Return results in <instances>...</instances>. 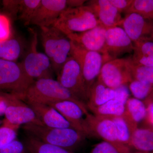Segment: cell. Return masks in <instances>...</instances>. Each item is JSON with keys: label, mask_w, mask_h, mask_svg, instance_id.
Instances as JSON below:
<instances>
[{"label": "cell", "mask_w": 153, "mask_h": 153, "mask_svg": "<svg viewBox=\"0 0 153 153\" xmlns=\"http://www.w3.org/2000/svg\"><path fill=\"white\" fill-rule=\"evenodd\" d=\"M23 101L27 103L49 105L58 102L70 100L82 108L87 109L86 105L53 78H43L35 80L26 91Z\"/></svg>", "instance_id": "1"}, {"label": "cell", "mask_w": 153, "mask_h": 153, "mask_svg": "<svg viewBox=\"0 0 153 153\" xmlns=\"http://www.w3.org/2000/svg\"><path fill=\"white\" fill-rule=\"evenodd\" d=\"M23 129L30 136L71 151L77 148L86 137L73 128H53L30 123L23 126Z\"/></svg>", "instance_id": "2"}, {"label": "cell", "mask_w": 153, "mask_h": 153, "mask_svg": "<svg viewBox=\"0 0 153 153\" xmlns=\"http://www.w3.org/2000/svg\"><path fill=\"white\" fill-rule=\"evenodd\" d=\"M45 54L50 59L57 75L70 56L71 43L68 37L54 26L40 28Z\"/></svg>", "instance_id": "3"}, {"label": "cell", "mask_w": 153, "mask_h": 153, "mask_svg": "<svg viewBox=\"0 0 153 153\" xmlns=\"http://www.w3.org/2000/svg\"><path fill=\"white\" fill-rule=\"evenodd\" d=\"M100 25L91 9L84 4L66 9L53 26L67 36L72 33H82Z\"/></svg>", "instance_id": "4"}, {"label": "cell", "mask_w": 153, "mask_h": 153, "mask_svg": "<svg viewBox=\"0 0 153 153\" xmlns=\"http://www.w3.org/2000/svg\"><path fill=\"white\" fill-rule=\"evenodd\" d=\"M34 81L25 74L21 63L0 59V91L23 100L26 91Z\"/></svg>", "instance_id": "5"}, {"label": "cell", "mask_w": 153, "mask_h": 153, "mask_svg": "<svg viewBox=\"0 0 153 153\" xmlns=\"http://www.w3.org/2000/svg\"><path fill=\"white\" fill-rule=\"evenodd\" d=\"M32 41L29 51L21 63L27 76L32 80L53 78L54 71L50 59L45 53L37 50L38 38L36 32L32 31Z\"/></svg>", "instance_id": "6"}, {"label": "cell", "mask_w": 153, "mask_h": 153, "mask_svg": "<svg viewBox=\"0 0 153 153\" xmlns=\"http://www.w3.org/2000/svg\"><path fill=\"white\" fill-rule=\"evenodd\" d=\"M3 94L6 104L3 125L17 130L21 125H44L29 105L11 94L3 92Z\"/></svg>", "instance_id": "7"}, {"label": "cell", "mask_w": 153, "mask_h": 153, "mask_svg": "<svg viewBox=\"0 0 153 153\" xmlns=\"http://www.w3.org/2000/svg\"><path fill=\"white\" fill-rule=\"evenodd\" d=\"M70 56L79 64L88 90L100 74L102 67L110 60L99 52L83 49L71 41Z\"/></svg>", "instance_id": "8"}, {"label": "cell", "mask_w": 153, "mask_h": 153, "mask_svg": "<svg viewBox=\"0 0 153 153\" xmlns=\"http://www.w3.org/2000/svg\"><path fill=\"white\" fill-rule=\"evenodd\" d=\"M57 80L63 87L86 105L89 90L79 64L69 56L57 75Z\"/></svg>", "instance_id": "9"}, {"label": "cell", "mask_w": 153, "mask_h": 153, "mask_svg": "<svg viewBox=\"0 0 153 153\" xmlns=\"http://www.w3.org/2000/svg\"><path fill=\"white\" fill-rule=\"evenodd\" d=\"M97 79L114 89L129 84L133 79L128 58H117L105 63Z\"/></svg>", "instance_id": "10"}, {"label": "cell", "mask_w": 153, "mask_h": 153, "mask_svg": "<svg viewBox=\"0 0 153 153\" xmlns=\"http://www.w3.org/2000/svg\"><path fill=\"white\" fill-rule=\"evenodd\" d=\"M120 27L125 31L133 44L143 41L153 42V21L139 14L126 15Z\"/></svg>", "instance_id": "11"}, {"label": "cell", "mask_w": 153, "mask_h": 153, "mask_svg": "<svg viewBox=\"0 0 153 153\" xmlns=\"http://www.w3.org/2000/svg\"><path fill=\"white\" fill-rule=\"evenodd\" d=\"M107 28L100 25L82 33L66 36L70 41L83 49L101 53L107 57L105 47Z\"/></svg>", "instance_id": "12"}, {"label": "cell", "mask_w": 153, "mask_h": 153, "mask_svg": "<svg viewBox=\"0 0 153 153\" xmlns=\"http://www.w3.org/2000/svg\"><path fill=\"white\" fill-rule=\"evenodd\" d=\"M107 55L110 60L133 51L134 45L125 31L120 27L107 29L105 33Z\"/></svg>", "instance_id": "13"}, {"label": "cell", "mask_w": 153, "mask_h": 153, "mask_svg": "<svg viewBox=\"0 0 153 153\" xmlns=\"http://www.w3.org/2000/svg\"><path fill=\"white\" fill-rule=\"evenodd\" d=\"M67 8V0H41L30 25L40 28L53 26Z\"/></svg>", "instance_id": "14"}, {"label": "cell", "mask_w": 153, "mask_h": 153, "mask_svg": "<svg viewBox=\"0 0 153 153\" xmlns=\"http://www.w3.org/2000/svg\"><path fill=\"white\" fill-rule=\"evenodd\" d=\"M85 121L88 136H96L105 141L119 143L116 128L111 118L99 116L88 112Z\"/></svg>", "instance_id": "15"}, {"label": "cell", "mask_w": 153, "mask_h": 153, "mask_svg": "<svg viewBox=\"0 0 153 153\" xmlns=\"http://www.w3.org/2000/svg\"><path fill=\"white\" fill-rule=\"evenodd\" d=\"M49 105L57 110L70 123L73 128L88 137L84 115L88 112L74 102L70 100L58 102Z\"/></svg>", "instance_id": "16"}, {"label": "cell", "mask_w": 153, "mask_h": 153, "mask_svg": "<svg viewBox=\"0 0 153 153\" xmlns=\"http://www.w3.org/2000/svg\"><path fill=\"white\" fill-rule=\"evenodd\" d=\"M85 4L91 9L100 25L107 29L120 27L121 24L123 19L121 13L109 0H91Z\"/></svg>", "instance_id": "17"}, {"label": "cell", "mask_w": 153, "mask_h": 153, "mask_svg": "<svg viewBox=\"0 0 153 153\" xmlns=\"http://www.w3.org/2000/svg\"><path fill=\"white\" fill-rule=\"evenodd\" d=\"M41 0L3 1L4 8L15 19L25 25L31 24L34 15L41 4Z\"/></svg>", "instance_id": "18"}, {"label": "cell", "mask_w": 153, "mask_h": 153, "mask_svg": "<svg viewBox=\"0 0 153 153\" xmlns=\"http://www.w3.org/2000/svg\"><path fill=\"white\" fill-rule=\"evenodd\" d=\"M44 125L53 128H73L60 113L48 105L27 103Z\"/></svg>", "instance_id": "19"}, {"label": "cell", "mask_w": 153, "mask_h": 153, "mask_svg": "<svg viewBox=\"0 0 153 153\" xmlns=\"http://www.w3.org/2000/svg\"><path fill=\"white\" fill-rule=\"evenodd\" d=\"M115 94V89L107 87L97 79L89 89L88 100L86 103L88 109L104 104L114 98Z\"/></svg>", "instance_id": "20"}, {"label": "cell", "mask_w": 153, "mask_h": 153, "mask_svg": "<svg viewBox=\"0 0 153 153\" xmlns=\"http://www.w3.org/2000/svg\"><path fill=\"white\" fill-rule=\"evenodd\" d=\"M129 147L136 152H153V129L144 126L137 128L133 133Z\"/></svg>", "instance_id": "21"}, {"label": "cell", "mask_w": 153, "mask_h": 153, "mask_svg": "<svg viewBox=\"0 0 153 153\" xmlns=\"http://www.w3.org/2000/svg\"><path fill=\"white\" fill-rule=\"evenodd\" d=\"M147 113V106L142 100L129 97L125 105L123 116L134 128L144 121Z\"/></svg>", "instance_id": "22"}, {"label": "cell", "mask_w": 153, "mask_h": 153, "mask_svg": "<svg viewBox=\"0 0 153 153\" xmlns=\"http://www.w3.org/2000/svg\"><path fill=\"white\" fill-rule=\"evenodd\" d=\"M132 56L134 63L153 67V42L143 41L134 44Z\"/></svg>", "instance_id": "23"}, {"label": "cell", "mask_w": 153, "mask_h": 153, "mask_svg": "<svg viewBox=\"0 0 153 153\" xmlns=\"http://www.w3.org/2000/svg\"><path fill=\"white\" fill-rule=\"evenodd\" d=\"M125 105L123 102L114 98L100 106L89 109L95 115L109 118L123 116Z\"/></svg>", "instance_id": "24"}, {"label": "cell", "mask_w": 153, "mask_h": 153, "mask_svg": "<svg viewBox=\"0 0 153 153\" xmlns=\"http://www.w3.org/2000/svg\"><path fill=\"white\" fill-rule=\"evenodd\" d=\"M23 49L22 42L12 36L0 42V59L16 62L22 55Z\"/></svg>", "instance_id": "25"}, {"label": "cell", "mask_w": 153, "mask_h": 153, "mask_svg": "<svg viewBox=\"0 0 153 153\" xmlns=\"http://www.w3.org/2000/svg\"><path fill=\"white\" fill-rule=\"evenodd\" d=\"M111 118L115 126L118 141L128 146L133 133L136 128H134L123 116Z\"/></svg>", "instance_id": "26"}, {"label": "cell", "mask_w": 153, "mask_h": 153, "mask_svg": "<svg viewBox=\"0 0 153 153\" xmlns=\"http://www.w3.org/2000/svg\"><path fill=\"white\" fill-rule=\"evenodd\" d=\"M27 143L30 153H74L64 148L43 142L31 136L28 138Z\"/></svg>", "instance_id": "27"}, {"label": "cell", "mask_w": 153, "mask_h": 153, "mask_svg": "<svg viewBox=\"0 0 153 153\" xmlns=\"http://www.w3.org/2000/svg\"><path fill=\"white\" fill-rule=\"evenodd\" d=\"M128 59L133 79L153 85V67L134 63L131 57Z\"/></svg>", "instance_id": "28"}, {"label": "cell", "mask_w": 153, "mask_h": 153, "mask_svg": "<svg viewBox=\"0 0 153 153\" xmlns=\"http://www.w3.org/2000/svg\"><path fill=\"white\" fill-rule=\"evenodd\" d=\"M139 14L145 19L153 21V0H133L126 15Z\"/></svg>", "instance_id": "29"}, {"label": "cell", "mask_w": 153, "mask_h": 153, "mask_svg": "<svg viewBox=\"0 0 153 153\" xmlns=\"http://www.w3.org/2000/svg\"><path fill=\"white\" fill-rule=\"evenodd\" d=\"M130 149L120 143L103 141L94 146L89 153H131Z\"/></svg>", "instance_id": "30"}, {"label": "cell", "mask_w": 153, "mask_h": 153, "mask_svg": "<svg viewBox=\"0 0 153 153\" xmlns=\"http://www.w3.org/2000/svg\"><path fill=\"white\" fill-rule=\"evenodd\" d=\"M128 84L129 90L134 98L143 101L147 98L153 89V85L134 79Z\"/></svg>", "instance_id": "31"}, {"label": "cell", "mask_w": 153, "mask_h": 153, "mask_svg": "<svg viewBox=\"0 0 153 153\" xmlns=\"http://www.w3.org/2000/svg\"><path fill=\"white\" fill-rule=\"evenodd\" d=\"M16 129L3 125L0 127V150L8 143L16 139Z\"/></svg>", "instance_id": "32"}, {"label": "cell", "mask_w": 153, "mask_h": 153, "mask_svg": "<svg viewBox=\"0 0 153 153\" xmlns=\"http://www.w3.org/2000/svg\"><path fill=\"white\" fill-rule=\"evenodd\" d=\"M12 36L10 19L7 16L0 14V42L7 40Z\"/></svg>", "instance_id": "33"}, {"label": "cell", "mask_w": 153, "mask_h": 153, "mask_svg": "<svg viewBox=\"0 0 153 153\" xmlns=\"http://www.w3.org/2000/svg\"><path fill=\"white\" fill-rule=\"evenodd\" d=\"M0 153H25V146L19 140H13L0 150Z\"/></svg>", "instance_id": "34"}, {"label": "cell", "mask_w": 153, "mask_h": 153, "mask_svg": "<svg viewBox=\"0 0 153 153\" xmlns=\"http://www.w3.org/2000/svg\"><path fill=\"white\" fill-rule=\"evenodd\" d=\"M133 0H109L113 5L121 13L126 14Z\"/></svg>", "instance_id": "35"}, {"label": "cell", "mask_w": 153, "mask_h": 153, "mask_svg": "<svg viewBox=\"0 0 153 153\" xmlns=\"http://www.w3.org/2000/svg\"><path fill=\"white\" fill-rule=\"evenodd\" d=\"M147 113L144 123L145 126L153 129V102L146 105Z\"/></svg>", "instance_id": "36"}, {"label": "cell", "mask_w": 153, "mask_h": 153, "mask_svg": "<svg viewBox=\"0 0 153 153\" xmlns=\"http://www.w3.org/2000/svg\"><path fill=\"white\" fill-rule=\"evenodd\" d=\"M68 8H75L83 6L86 3V1L82 0H67Z\"/></svg>", "instance_id": "37"}, {"label": "cell", "mask_w": 153, "mask_h": 153, "mask_svg": "<svg viewBox=\"0 0 153 153\" xmlns=\"http://www.w3.org/2000/svg\"><path fill=\"white\" fill-rule=\"evenodd\" d=\"M6 104L3 91H0V115L4 114Z\"/></svg>", "instance_id": "38"}, {"label": "cell", "mask_w": 153, "mask_h": 153, "mask_svg": "<svg viewBox=\"0 0 153 153\" xmlns=\"http://www.w3.org/2000/svg\"><path fill=\"white\" fill-rule=\"evenodd\" d=\"M145 104L147 105L150 102H153V89L152 92L149 94V95L148 97L147 98H146L143 101Z\"/></svg>", "instance_id": "39"}, {"label": "cell", "mask_w": 153, "mask_h": 153, "mask_svg": "<svg viewBox=\"0 0 153 153\" xmlns=\"http://www.w3.org/2000/svg\"><path fill=\"white\" fill-rule=\"evenodd\" d=\"M131 153H153V152L147 153V152H136H136H133V153L131 152Z\"/></svg>", "instance_id": "40"}]
</instances>
